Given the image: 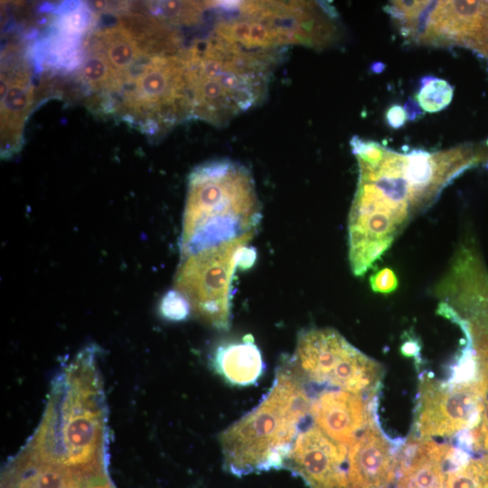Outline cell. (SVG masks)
I'll use <instances>...</instances> for the list:
<instances>
[{"mask_svg":"<svg viewBox=\"0 0 488 488\" xmlns=\"http://www.w3.org/2000/svg\"><path fill=\"white\" fill-rule=\"evenodd\" d=\"M359 180L348 218L349 261L361 277L418 214L465 170L486 158L484 148L463 145L443 151L399 153L354 136Z\"/></svg>","mask_w":488,"mask_h":488,"instance_id":"obj_1","label":"cell"},{"mask_svg":"<svg viewBox=\"0 0 488 488\" xmlns=\"http://www.w3.org/2000/svg\"><path fill=\"white\" fill-rule=\"evenodd\" d=\"M284 52L241 42L215 11L208 34L184 50L192 117L222 126L258 105Z\"/></svg>","mask_w":488,"mask_h":488,"instance_id":"obj_2","label":"cell"},{"mask_svg":"<svg viewBox=\"0 0 488 488\" xmlns=\"http://www.w3.org/2000/svg\"><path fill=\"white\" fill-rule=\"evenodd\" d=\"M261 206L250 171L230 159L212 160L189 174L181 258L257 230Z\"/></svg>","mask_w":488,"mask_h":488,"instance_id":"obj_3","label":"cell"},{"mask_svg":"<svg viewBox=\"0 0 488 488\" xmlns=\"http://www.w3.org/2000/svg\"><path fill=\"white\" fill-rule=\"evenodd\" d=\"M293 373L280 368L262 402L221 434L225 464L234 474L277 467L287 457L309 406Z\"/></svg>","mask_w":488,"mask_h":488,"instance_id":"obj_4","label":"cell"},{"mask_svg":"<svg viewBox=\"0 0 488 488\" xmlns=\"http://www.w3.org/2000/svg\"><path fill=\"white\" fill-rule=\"evenodd\" d=\"M256 230L181 258L174 290L189 302L202 321L219 330L230 324V289L238 267H250L256 250L249 246Z\"/></svg>","mask_w":488,"mask_h":488,"instance_id":"obj_5","label":"cell"},{"mask_svg":"<svg viewBox=\"0 0 488 488\" xmlns=\"http://www.w3.org/2000/svg\"><path fill=\"white\" fill-rule=\"evenodd\" d=\"M293 362L309 380L355 394L373 392L382 372L380 363L332 328L302 331Z\"/></svg>","mask_w":488,"mask_h":488,"instance_id":"obj_6","label":"cell"},{"mask_svg":"<svg viewBox=\"0 0 488 488\" xmlns=\"http://www.w3.org/2000/svg\"><path fill=\"white\" fill-rule=\"evenodd\" d=\"M448 382L425 377L420 384L417 430L422 439L469 434L481 418L486 379L477 361L467 369H453Z\"/></svg>","mask_w":488,"mask_h":488,"instance_id":"obj_7","label":"cell"},{"mask_svg":"<svg viewBox=\"0 0 488 488\" xmlns=\"http://www.w3.org/2000/svg\"><path fill=\"white\" fill-rule=\"evenodd\" d=\"M400 33L422 44L468 47L488 52V1H427Z\"/></svg>","mask_w":488,"mask_h":488,"instance_id":"obj_8","label":"cell"},{"mask_svg":"<svg viewBox=\"0 0 488 488\" xmlns=\"http://www.w3.org/2000/svg\"><path fill=\"white\" fill-rule=\"evenodd\" d=\"M347 456L345 446L313 426L296 436L286 458L312 488H347L350 483L343 469Z\"/></svg>","mask_w":488,"mask_h":488,"instance_id":"obj_9","label":"cell"},{"mask_svg":"<svg viewBox=\"0 0 488 488\" xmlns=\"http://www.w3.org/2000/svg\"><path fill=\"white\" fill-rule=\"evenodd\" d=\"M1 70V155L16 154L23 143L25 121L33 108V85L25 59L8 52Z\"/></svg>","mask_w":488,"mask_h":488,"instance_id":"obj_10","label":"cell"},{"mask_svg":"<svg viewBox=\"0 0 488 488\" xmlns=\"http://www.w3.org/2000/svg\"><path fill=\"white\" fill-rule=\"evenodd\" d=\"M347 465L351 488H388L394 481L399 460L373 417L349 446Z\"/></svg>","mask_w":488,"mask_h":488,"instance_id":"obj_11","label":"cell"},{"mask_svg":"<svg viewBox=\"0 0 488 488\" xmlns=\"http://www.w3.org/2000/svg\"><path fill=\"white\" fill-rule=\"evenodd\" d=\"M316 426L332 440L350 446L372 418L360 394L346 390L321 393L310 405Z\"/></svg>","mask_w":488,"mask_h":488,"instance_id":"obj_12","label":"cell"},{"mask_svg":"<svg viewBox=\"0 0 488 488\" xmlns=\"http://www.w3.org/2000/svg\"><path fill=\"white\" fill-rule=\"evenodd\" d=\"M451 449L429 439L408 441L399 459L397 488H446L444 468Z\"/></svg>","mask_w":488,"mask_h":488,"instance_id":"obj_13","label":"cell"},{"mask_svg":"<svg viewBox=\"0 0 488 488\" xmlns=\"http://www.w3.org/2000/svg\"><path fill=\"white\" fill-rule=\"evenodd\" d=\"M217 371L230 383L247 386L256 382L264 371L260 351L252 337L220 347L214 357Z\"/></svg>","mask_w":488,"mask_h":488,"instance_id":"obj_14","label":"cell"},{"mask_svg":"<svg viewBox=\"0 0 488 488\" xmlns=\"http://www.w3.org/2000/svg\"><path fill=\"white\" fill-rule=\"evenodd\" d=\"M452 467L446 488H488V454L471 456L465 450L452 448L448 459Z\"/></svg>","mask_w":488,"mask_h":488,"instance_id":"obj_15","label":"cell"},{"mask_svg":"<svg viewBox=\"0 0 488 488\" xmlns=\"http://www.w3.org/2000/svg\"><path fill=\"white\" fill-rule=\"evenodd\" d=\"M474 352L478 364L486 375L483 408L477 427L467 436L472 450L488 454V339L481 340L474 345Z\"/></svg>","mask_w":488,"mask_h":488,"instance_id":"obj_16","label":"cell"},{"mask_svg":"<svg viewBox=\"0 0 488 488\" xmlns=\"http://www.w3.org/2000/svg\"><path fill=\"white\" fill-rule=\"evenodd\" d=\"M454 95L453 87L445 80L427 79L416 96L419 107L426 112L435 113L446 108Z\"/></svg>","mask_w":488,"mask_h":488,"instance_id":"obj_17","label":"cell"},{"mask_svg":"<svg viewBox=\"0 0 488 488\" xmlns=\"http://www.w3.org/2000/svg\"><path fill=\"white\" fill-rule=\"evenodd\" d=\"M190 311L191 306L187 299L174 289L168 291L160 304L162 315L172 321L185 319Z\"/></svg>","mask_w":488,"mask_h":488,"instance_id":"obj_18","label":"cell"},{"mask_svg":"<svg viewBox=\"0 0 488 488\" xmlns=\"http://www.w3.org/2000/svg\"><path fill=\"white\" fill-rule=\"evenodd\" d=\"M370 285L376 293L389 294L397 289L398 278L391 268L385 267L371 276Z\"/></svg>","mask_w":488,"mask_h":488,"instance_id":"obj_19","label":"cell"},{"mask_svg":"<svg viewBox=\"0 0 488 488\" xmlns=\"http://www.w3.org/2000/svg\"><path fill=\"white\" fill-rule=\"evenodd\" d=\"M385 117L388 125L392 128L403 127L408 119L404 108L397 104H394L388 108Z\"/></svg>","mask_w":488,"mask_h":488,"instance_id":"obj_20","label":"cell"},{"mask_svg":"<svg viewBox=\"0 0 488 488\" xmlns=\"http://www.w3.org/2000/svg\"><path fill=\"white\" fill-rule=\"evenodd\" d=\"M418 106V103H417L413 99H409L406 102L403 108L406 111L408 119L415 120L422 115V111Z\"/></svg>","mask_w":488,"mask_h":488,"instance_id":"obj_21","label":"cell"},{"mask_svg":"<svg viewBox=\"0 0 488 488\" xmlns=\"http://www.w3.org/2000/svg\"><path fill=\"white\" fill-rule=\"evenodd\" d=\"M485 58H486V59H487V61H488V52H487V55L485 56Z\"/></svg>","mask_w":488,"mask_h":488,"instance_id":"obj_22","label":"cell"}]
</instances>
